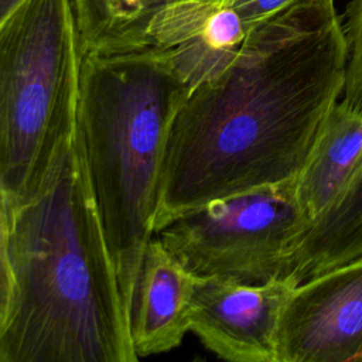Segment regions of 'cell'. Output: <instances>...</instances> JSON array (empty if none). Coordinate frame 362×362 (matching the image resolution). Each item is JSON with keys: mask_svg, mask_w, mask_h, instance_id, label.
<instances>
[{"mask_svg": "<svg viewBox=\"0 0 362 362\" xmlns=\"http://www.w3.org/2000/svg\"><path fill=\"white\" fill-rule=\"evenodd\" d=\"M334 0L256 24L235 59L182 99L168 134L156 233L211 201L296 178L346 76Z\"/></svg>", "mask_w": 362, "mask_h": 362, "instance_id": "6da1fadb", "label": "cell"}, {"mask_svg": "<svg viewBox=\"0 0 362 362\" xmlns=\"http://www.w3.org/2000/svg\"><path fill=\"white\" fill-rule=\"evenodd\" d=\"M10 250L0 362L139 361L78 124L35 194L11 205Z\"/></svg>", "mask_w": 362, "mask_h": 362, "instance_id": "7a4b0ae2", "label": "cell"}, {"mask_svg": "<svg viewBox=\"0 0 362 362\" xmlns=\"http://www.w3.org/2000/svg\"><path fill=\"white\" fill-rule=\"evenodd\" d=\"M188 92L163 49L81 59L76 124L129 317L143 253L156 235L171 123Z\"/></svg>", "mask_w": 362, "mask_h": 362, "instance_id": "3957f363", "label": "cell"}, {"mask_svg": "<svg viewBox=\"0 0 362 362\" xmlns=\"http://www.w3.org/2000/svg\"><path fill=\"white\" fill-rule=\"evenodd\" d=\"M81 51L69 0H21L0 21V187L42 184L76 126Z\"/></svg>", "mask_w": 362, "mask_h": 362, "instance_id": "277c9868", "label": "cell"}, {"mask_svg": "<svg viewBox=\"0 0 362 362\" xmlns=\"http://www.w3.org/2000/svg\"><path fill=\"white\" fill-rule=\"evenodd\" d=\"M310 228L291 178L211 201L156 236L198 279L257 286L290 279L293 255Z\"/></svg>", "mask_w": 362, "mask_h": 362, "instance_id": "5b68a950", "label": "cell"}, {"mask_svg": "<svg viewBox=\"0 0 362 362\" xmlns=\"http://www.w3.org/2000/svg\"><path fill=\"white\" fill-rule=\"evenodd\" d=\"M276 362H362V257L294 287L279 322Z\"/></svg>", "mask_w": 362, "mask_h": 362, "instance_id": "8992f818", "label": "cell"}, {"mask_svg": "<svg viewBox=\"0 0 362 362\" xmlns=\"http://www.w3.org/2000/svg\"><path fill=\"white\" fill-rule=\"evenodd\" d=\"M297 284L293 279L249 286L218 277H197L191 332L222 359L276 362L280 317Z\"/></svg>", "mask_w": 362, "mask_h": 362, "instance_id": "52a82bcc", "label": "cell"}, {"mask_svg": "<svg viewBox=\"0 0 362 362\" xmlns=\"http://www.w3.org/2000/svg\"><path fill=\"white\" fill-rule=\"evenodd\" d=\"M195 281L154 235L143 253L130 301V337L139 359L180 346L191 331Z\"/></svg>", "mask_w": 362, "mask_h": 362, "instance_id": "ba28073f", "label": "cell"}, {"mask_svg": "<svg viewBox=\"0 0 362 362\" xmlns=\"http://www.w3.org/2000/svg\"><path fill=\"white\" fill-rule=\"evenodd\" d=\"M362 167V112L338 100L296 180L298 202L311 226L345 195Z\"/></svg>", "mask_w": 362, "mask_h": 362, "instance_id": "9c48e42d", "label": "cell"}, {"mask_svg": "<svg viewBox=\"0 0 362 362\" xmlns=\"http://www.w3.org/2000/svg\"><path fill=\"white\" fill-rule=\"evenodd\" d=\"M81 55L150 48L156 18L178 0H69Z\"/></svg>", "mask_w": 362, "mask_h": 362, "instance_id": "30bf717a", "label": "cell"}, {"mask_svg": "<svg viewBox=\"0 0 362 362\" xmlns=\"http://www.w3.org/2000/svg\"><path fill=\"white\" fill-rule=\"evenodd\" d=\"M362 257V167L342 199L317 221L298 243L290 279L315 274Z\"/></svg>", "mask_w": 362, "mask_h": 362, "instance_id": "8fae6325", "label": "cell"}, {"mask_svg": "<svg viewBox=\"0 0 362 362\" xmlns=\"http://www.w3.org/2000/svg\"><path fill=\"white\" fill-rule=\"evenodd\" d=\"M342 24L348 42V64L339 100L362 112V0L348 3Z\"/></svg>", "mask_w": 362, "mask_h": 362, "instance_id": "7c38bea8", "label": "cell"}, {"mask_svg": "<svg viewBox=\"0 0 362 362\" xmlns=\"http://www.w3.org/2000/svg\"><path fill=\"white\" fill-rule=\"evenodd\" d=\"M11 202L0 187V328L7 320L14 297V273L10 250Z\"/></svg>", "mask_w": 362, "mask_h": 362, "instance_id": "4fadbf2b", "label": "cell"}, {"mask_svg": "<svg viewBox=\"0 0 362 362\" xmlns=\"http://www.w3.org/2000/svg\"><path fill=\"white\" fill-rule=\"evenodd\" d=\"M229 7H232L242 21L245 23L247 31L256 24L264 21L266 18L277 14L297 0H225Z\"/></svg>", "mask_w": 362, "mask_h": 362, "instance_id": "5bb4252c", "label": "cell"}, {"mask_svg": "<svg viewBox=\"0 0 362 362\" xmlns=\"http://www.w3.org/2000/svg\"><path fill=\"white\" fill-rule=\"evenodd\" d=\"M21 0H0V20H3Z\"/></svg>", "mask_w": 362, "mask_h": 362, "instance_id": "9a60e30c", "label": "cell"}]
</instances>
